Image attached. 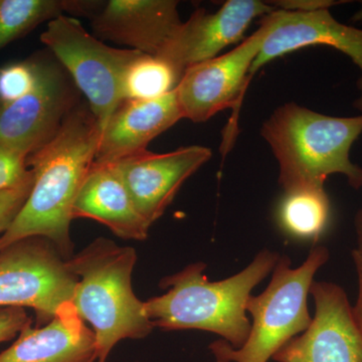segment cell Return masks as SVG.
<instances>
[{
  "mask_svg": "<svg viewBox=\"0 0 362 362\" xmlns=\"http://www.w3.org/2000/svg\"><path fill=\"white\" fill-rule=\"evenodd\" d=\"M101 133V123L90 107L78 105L56 137L28 157L35 175L32 192L13 225L0 235V250L25 238L44 237L66 261L74 256V202L96 158Z\"/></svg>",
  "mask_w": 362,
  "mask_h": 362,
  "instance_id": "1",
  "label": "cell"
},
{
  "mask_svg": "<svg viewBox=\"0 0 362 362\" xmlns=\"http://www.w3.org/2000/svg\"><path fill=\"white\" fill-rule=\"evenodd\" d=\"M280 257L263 250L246 269L218 282L207 280L206 264H190L162 279L159 286L168 292L144 302L145 311L154 328L207 331L240 349L251 332L246 305L252 290L274 270Z\"/></svg>",
  "mask_w": 362,
  "mask_h": 362,
  "instance_id": "2",
  "label": "cell"
},
{
  "mask_svg": "<svg viewBox=\"0 0 362 362\" xmlns=\"http://www.w3.org/2000/svg\"><path fill=\"white\" fill-rule=\"evenodd\" d=\"M261 134L278 160L284 192L324 187L332 175H344L354 189L362 187V168L349 156L362 134V115H323L291 102L274 111Z\"/></svg>",
  "mask_w": 362,
  "mask_h": 362,
  "instance_id": "3",
  "label": "cell"
},
{
  "mask_svg": "<svg viewBox=\"0 0 362 362\" xmlns=\"http://www.w3.org/2000/svg\"><path fill=\"white\" fill-rule=\"evenodd\" d=\"M137 252L99 238L68 261L78 277L71 303L96 337L97 361L107 362L112 350L125 339H143L154 329L144 302L133 292L132 273Z\"/></svg>",
  "mask_w": 362,
  "mask_h": 362,
  "instance_id": "4",
  "label": "cell"
},
{
  "mask_svg": "<svg viewBox=\"0 0 362 362\" xmlns=\"http://www.w3.org/2000/svg\"><path fill=\"white\" fill-rule=\"evenodd\" d=\"M329 257L327 247H314L306 261L293 269L289 257L281 256L265 291L247 300L252 325L247 342L240 349L223 339L211 343L216 361L268 362L286 343L308 329L312 318L307 299L314 276Z\"/></svg>",
  "mask_w": 362,
  "mask_h": 362,
  "instance_id": "5",
  "label": "cell"
},
{
  "mask_svg": "<svg viewBox=\"0 0 362 362\" xmlns=\"http://www.w3.org/2000/svg\"><path fill=\"white\" fill-rule=\"evenodd\" d=\"M40 40L65 66L103 126L123 101L124 75L141 52L104 45L90 35L80 21L66 16L47 23Z\"/></svg>",
  "mask_w": 362,
  "mask_h": 362,
  "instance_id": "6",
  "label": "cell"
},
{
  "mask_svg": "<svg viewBox=\"0 0 362 362\" xmlns=\"http://www.w3.org/2000/svg\"><path fill=\"white\" fill-rule=\"evenodd\" d=\"M78 277L54 243L28 237L0 250V308H32L37 327L71 302Z\"/></svg>",
  "mask_w": 362,
  "mask_h": 362,
  "instance_id": "7",
  "label": "cell"
},
{
  "mask_svg": "<svg viewBox=\"0 0 362 362\" xmlns=\"http://www.w3.org/2000/svg\"><path fill=\"white\" fill-rule=\"evenodd\" d=\"M266 33V25L261 23L259 30L233 51L189 66L175 89L183 118L192 122H206L218 112L233 109L232 119L223 133V154L238 134V116L252 80L250 71Z\"/></svg>",
  "mask_w": 362,
  "mask_h": 362,
  "instance_id": "8",
  "label": "cell"
},
{
  "mask_svg": "<svg viewBox=\"0 0 362 362\" xmlns=\"http://www.w3.org/2000/svg\"><path fill=\"white\" fill-rule=\"evenodd\" d=\"M35 59L32 90L13 103L0 105V144L26 157L49 144L78 106L64 68L51 59Z\"/></svg>",
  "mask_w": 362,
  "mask_h": 362,
  "instance_id": "9",
  "label": "cell"
},
{
  "mask_svg": "<svg viewBox=\"0 0 362 362\" xmlns=\"http://www.w3.org/2000/svg\"><path fill=\"white\" fill-rule=\"evenodd\" d=\"M315 316L308 329L274 354L277 362H362V334L342 287L312 283Z\"/></svg>",
  "mask_w": 362,
  "mask_h": 362,
  "instance_id": "10",
  "label": "cell"
},
{
  "mask_svg": "<svg viewBox=\"0 0 362 362\" xmlns=\"http://www.w3.org/2000/svg\"><path fill=\"white\" fill-rule=\"evenodd\" d=\"M211 158V149L194 145L161 154L143 150L111 164L138 213L151 226L163 216L185 180Z\"/></svg>",
  "mask_w": 362,
  "mask_h": 362,
  "instance_id": "11",
  "label": "cell"
},
{
  "mask_svg": "<svg viewBox=\"0 0 362 362\" xmlns=\"http://www.w3.org/2000/svg\"><path fill=\"white\" fill-rule=\"evenodd\" d=\"M266 25L265 40L252 63L250 76L254 77L273 59L310 45H327L349 56L361 71L357 86L361 96L354 106L362 112V30L343 25L328 9L289 11L276 9L262 18Z\"/></svg>",
  "mask_w": 362,
  "mask_h": 362,
  "instance_id": "12",
  "label": "cell"
},
{
  "mask_svg": "<svg viewBox=\"0 0 362 362\" xmlns=\"http://www.w3.org/2000/svg\"><path fill=\"white\" fill-rule=\"evenodd\" d=\"M275 6L259 0H228L216 13L195 11L157 54L185 74L189 66L218 57L244 39L252 21L273 13Z\"/></svg>",
  "mask_w": 362,
  "mask_h": 362,
  "instance_id": "13",
  "label": "cell"
},
{
  "mask_svg": "<svg viewBox=\"0 0 362 362\" xmlns=\"http://www.w3.org/2000/svg\"><path fill=\"white\" fill-rule=\"evenodd\" d=\"M175 0H110L92 16L99 39L157 56L175 37L182 21Z\"/></svg>",
  "mask_w": 362,
  "mask_h": 362,
  "instance_id": "14",
  "label": "cell"
},
{
  "mask_svg": "<svg viewBox=\"0 0 362 362\" xmlns=\"http://www.w3.org/2000/svg\"><path fill=\"white\" fill-rule=\"evenodd\" d=\"M183 118L176 90L151 100H123L102 126L95 162L113 163L146 150Z\"/></svg>",
  "mask_w": 362,
  "mask_h": 362,
  "instance_id": "15",
  "label": "cell"
},
{
  "mask_svg": "<svg viewBox=\"0 0 362 362\" xmlns=\"http://www.w3.org/2000/svg\"><path fill=\"white\" fill-rule=\"evenodd\" d=\"M96 337L71 302L42 327L32 324L0 354V362H96Z\"/></svg>",
  "mask_w": 362,
  "mask_h": 362,
  "instance_id": "16",
  "label": "cell"
},
{
  "mask_svg": "<svg viewBox=\"0 0 362 362\" xmlns=\"http://www.w3.org/2000/svg\"><path fill=\"white\" fill-rule=\"evenodd\" d=\"M83 218L106 226L123 240H146L151 228L111 163L94 162L86 175L73 206V220Z\"/></svg>",
  "mask_w": 362,
  "mask_h": 362,
  "instance_id": "17",
  "label": "cell"
},
{
  "mask_svg": "<svg viewBox=\"0 0 362 362\" xmlns=\"http://www.w3.org/2000/svg\"><path fill=\"white\" fill-rule=\"evenodd\" d=\"M99 4L82 0H0V51L37 25L65 13L92 18L100 11Z\"/></svg>",
  "mask_w": 362,
  "mask_h": 362,
  "instance_id": "18",
  "label": "cell"
},
{
  "mask_svg": "<svg viewBox=\"0 0 362 362\" xmlns=\"http://www.w3.org/2000/svg\"><path fill=\"white\" fill-rule=\"evenodd\" d=\"M329 197L324 187H299L284 192L277 209L279 226L290 237L317 240L330 223Z\"/></svg>",
  "mask_w": 362,
  "mask_h": 362,
  "instance_id": "19",
  "label": "cell"
},
{
  "mask_svg": "<svg viewBox=\"0 0 362 362\" xmlns=\"http://www.w3.org/2000/svg\"><path fill=\"white\" fill-rule=\"evenodd\" d=\"M182 74L161 57L140 54L124 75V100H151L173 92Z\"/></svg>",
  "mask_w": 362,
  "mask_h": 362,
  "instance_id": "20",
  "label": "cell"
},
{
  "mask_svg": "<svg viewBox=\"0 0 362 362\" xmlns=\"http://www.w3.org/2000/svg\"><path fill=\"white\" fill-rule=\"evenodd\" d=\"M37 80V59L0 66V105L13 103L30 92Z\"/></svg>",
  "mask_w": 362,
  "mask_h": 362,
  "instance_id": "21",
  "label": "cell"
},
{
  "mask_svg": "<svg viewBox=\"0 0 362 362\" xmlns=\"http://www.w3.org/2000/svg\"><path fill=\"white\" fill-rule=\"evenodd\" d=\"M35 181L32 175L18 187L0 192V235L11 228L30 197Z\"/></svg>",
  "mask_w": 362,
  "mask_h": 362,
  "instance_id": "22",
  "label": "cell"
},
{
  "mask_svg": "<svg viewBox=\"0 0 362 362\" xmlns=\"http://www.w3.org/2000/svg\"><path fill=\"white\" fill-rule=\"evenodd\" d=\"M28 157L0 144V192L18 187L32 175Z\"/></svg>",
  "mask_w": 362,
  "mask_h": 362,
  "instance_id": "23",
  "label": "cell"
},
{
  "mask_svg": "<svg viewBox=\"0 0 362 362\" xmlns=\"http://www.w3.org/2000/svg\"><path fill=\"white\" fill-rule=\"evenodd\" d=\"M32 323V318L26 313L25 308H0V344L18 337L21 330Z\"/></svg>",
  "mask_w": 362,
  "mask_h": 362,
  "instance_id": "24",
  "label": "cell"
},
{
  "mask_svg": "<svg viewBox=\"0 0 362 362\" xmlns=\"http://www.w3.org/2000/svg\"><path fill=\"white\" fill-rule=\"evenodd\" d=\"M347 1H333V0H283V1H272L273 6H280L283 11H315L320 9H328L339 4Z\"/></svg>",
  "mask_w": 362,
  "mask_h": 362,
  "instance_id": "25",
  "label": "cell"
},
{
  "mask_svg": "<svg viewBox=\"0 0 362 362\" xmlns=\"http://www.w3.org/2000/svg\"><path fill=\"white\" fill-rule=\"evenodd\" d=\"M351 256L356 266L357 278H358V296H357L356 305L352 306V312L362 334V252L354 249Z\"/></svg>",
  "mask_w": 362,
  "mask_h": 362,
  "instance_id": "26",
  "label": "cell"
},
{
  "mask_svg": "<svg viewBox=\"0 0 362 362\" xmlns=\"http://www.w3.org/2000/svg\"><path fill=\"white\" fill-rule=\"evenodd\" d=\"M354 226H356L357 238L356 249L362 252V209L357 211L356 218H354Z\"/></svg>",
  "mask_w": 362,
  "mask_h": 362,
  "instance_id": "27",
  "label": "cell"
},
{
  "mask_svg": "<svg viewBox=\"0 0 362 362\" xmlns=\"http://www.w3.org/2000/svg\"><path fill=\"white\" fill-rule=\"evenodd\" d=\"M216 362H228V361H216Z\"/></svg>",
  "mask_w": 362,
  "mask_h": 362,
  "instance_id": "28",
  "label": "cell"
},
{
  "mask_svg": "<svg viewBox=\"0 0 362 362\" xmlns=\"http://www.w3.org/2000/svg\"><path fill=\"white\" fill-rule=\"evenodd\" d=\"M135 362H139V361H135Z\"/></svg>",
  "mask_w": 362,
  "mask_h": 362,
  "instance_id": "29",
  "label": "cell"
}]
</instances>
